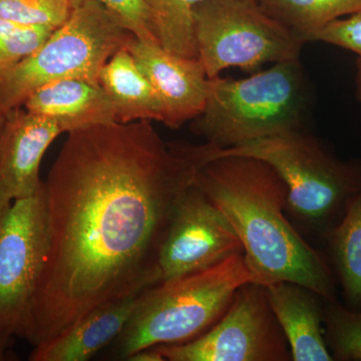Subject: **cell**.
Wrapping results in <instances>:
<instances>
[{
	"label": "cell",
	"instance_id": "e0dca14e",
	"mask_svg": "<svg viewBox=\"0 0 361 361\" xmlns=\"http://www.w3.org/2000/svg\"><path fill=\"white\" fill-rule=\"evenodd\" d=\"M329 260L346 306L361 310V188L324 237Z\"/></svg>",
	"mask_w": 361,
	"mask_h": 361
},
{
	"label": "cell",
	"instance_id": "3957f363",
	"mask_svg": "<svg viewBox=\"0 0 361 361\" xmlns=\"http://www.w3.org/2000/svg\"><path fill=\"white\" fill-rule=\"evenodd\" d=\"M206 163L220 157L258 159L276 171L287 188V214L296 224L324 239L361 188V164L344 161L305 130L272 135L232 147L201 145Z\"/></svg>",
	"mask_w": 361,
	"mask_h": 361
},
{
	"label": "cell",
	"instance_id": "5bb4252c",
	"mask_svg": "<svg viewBox=\"0 0 361 361\" xmlns=\"http://www.w3.org/2000/svg\"><path fill=\"white\" fill-rule=\"evenodd\" d=\"M266 295L290 348L293 361H334L324 337V299L303 285L279 281Z\"/></svg>",
	"mask_w": 361,
	"mask_h": 361
},
{
	"label": "cell",
	"instance_id": "9c48e42d",
	"mask_svg": "<svg viewBox=\"0 0 361 361\" xmlns=\"http://www.w3.org/2000/svg\"><path fill=\"white\" fill-rule=\"evenodd\" d=\"M154 348L170 361H292L265 286L253 281L237 289L224 314L203 336Z\"/></svg>",
	"mask_w": 361,
	"mask_h": 361
},
{
	"label": "cell",
	"instance_id": "8992f818",
	"mask_svg": "<svg viewBox=\"0 0 361 361\" xmlns=\"http://www.w3.org/2000/svg\"><path fill=\"white\" fill-rule=\"evenodd\" d=\"M134 37L99 2L85 0L37 51L0 71V110L20 108L35 90L56 80L99 85L102 68Z\"/></svg>",
	"mask_w": 361,
	"mask_h": 361
},
{
	"label": "cell",
	"instance_id": "603a6c76",
	"mask_svg": "<svg viewBox=\"0 0 361 361\" xmlns=\"http://www.w3.org/2000/svg\"><path fill=\"white\" fill-rule=\"evenodd\" d=\"M106 7L135 39L159 44L153 16L144 0H97ZM161 45V44H160Z\"/></svg>",
	"mask_w": 361,
	"mask_h": 361
},
{
	"label": "cell",
	"instance_id": "484cf974",
	"mask_svg": "<svg viewBox=\"0 0 361 361\" xmlns=\"http://www.w3.org/2000/svg\"><path fill=\"white\" fill-rule=\"evenodd\" d=\"M356 96L358 101L361 102V56L356 61Z\"/></svg>",
	"mask_w": 361,
	"mask_h": 361
},
{
	"label": "cell",
	"instance_id": "277c9868",
	"mask_svg": "<svg viewBox=\"0 0 361 361\" xmlns=\"http://www.w3.org/2000/svg\"><path fill=\"white\" fill-rule=\"evenodd\" d=\"M250 281L244 254L238 253L149 287L113 342L116 357L128 360L142 349L195 341L222 317L237 289Z\"/></svg>",
	"mask_w": 361,
	"mask_h": 361
},
{
	"label": "cell",
	"instance_id": "ac0fdd59",
	"mask_svg": "<svg viewBox=\"0 0 361 361\" xmlns=\"http://www.w3.org/2000/svg\"><path fill=\"white\" fill-rule=\"evenodd\" d=\"M304 42H314L331 21L361 11V0H256Z\"/></svg>",
	"mask_w": 361,
	"mask_h": 361
},
{
	"label": "cell",
	"instance_id": "5b68a950",
	"mask_svg": "<svg viewBox=\"0 0 361 361\" xmlns=\"http://www.w3.org/2000/svg\"><path fill=\"white\" fill-rule=\"evenodd\" d=\"M307 106L299 59L283 61L242 80L209 78L205 108L191 130L214 148H232L302 130Z\"/></svg>",
	"mask_w": 361,
	"mask_h": 361
},
{
	"label": "cell",
	"instance_id": "d4e9b609",
	"mask_svg": "<svg viewBox=\"0 0 361 361\" xmlns=\"http://www.w3.org/2000/svg\"><path fill=\"white\" fill-rule=\"evenodd\" d=\"M128 360L130 361H164L165 358L157 350L156 348H149L137 351L135 355L130 356Z\"/></svg>",
	"mask_w": 361,
	"mask_h": 361
},
{
	"label": "cell",
	"instance_id": "30bf717a",
	"mask_svg": "<svg viewBox=\"0 0 361 361\" xmlns=\"http://www.w3.org/2000/svg\"><path fill=\"white\" fill-rule=\"evenodd\" d=\"M238 253H243V245L234 228L194 183L176 209L161 244L159 283Z\"/></svg>",
	"mask_w": 361,
	"mask_h": 361
},
{
	"label": "cell",
	"instance_id": "52a82bcc",
	"mask_svg": "<svg viewBox=\"0 0 361 361\" xmlns=\"http://www.w3.org/2000/svg\"><path fill=\"white\" fill-rule=\"evenodd\" d=\"M198 56L208 78L238 68L296 61L305 42L256 0H204L194 7Z\"/></svg>",
	"mask_w": 361,
	"mask_h": 361
},
{
	"label": "cell",
	"instance_id": "8fae6325",
	"mask_svg": "<svg viewBox=\"0 0 361 361\" xmlns=\"http://www.w3.org/2000/svg\"><path fill=\"white\" fill-rule=\"evenodd\" d=\"M52 118L25 109L6 111L0 135V217L14 201L39 193V168L52 142L63 134Z\"/></svg>",
	"mask_w": 361,
	"mask_h": 361
},
{
	"label": "cell",
	"instance_id": "d6986e66",
	"mask_svg": "<svg viewBox=\"0 0 361 361\" xmlns=\"http://www.w3.org/2000/svg\"><path fill=\"white\" fill-rule=\"evenodd\" d=\"M204 0H144L155 21L158 39L166 51L198 59L194 32V7Z\"/></svg>",
	"mask_w": 361,
	"mask_h": 361
},
{
	"label": "cell",
	"instance_id": "ba28073f",
	"mask_svg": "<svg viewBox=\"0 0 361 361\" xmlns=\"http://www.w3.org/2000/svg\"><path fill=\"white\" fill-rule=\"evenodd\" d=\"M49 249L45 188L0 217V341L23 338Z\"/></svg>",
	"mask_w": 361,
	"mask_h": 361
},
{
	"label": "cell",
	"instance_id": "44dd1931",
	"mask_svg": "<svg viewBox=\"0 0 361 361\" xmlns=\"http://www.w3.org/2000/svg\"><path fill=\"white\" fill-rule=\"evenodd\" d=\"M70 0H0V18L56 30L73 11Z\"/></svg>",
	"mask_w": 361,
	"mask_h": 361
},
{
	"label": "cell",
	"instance_id": "f1b7e54d",
	"mask_svg": "<svg viewBox=\"0 0 361 361\" xmlns=\"http://www.w3.org/2000/svg\"><path fill=\"white\" fill-rule=\"evenodd\" d=\"M70 1L71 4H73V8H75V7L80 6L85 0H70Z\"/></svg>",
	"mask_w": 361,
	"mask_h": 361
},
{
	"label": "cell",
	"instance_id": "7a4b0ae2",
	"mask_svg": "<svg viewBox=\"0 0 361 361\" xmlns=\"http://www.w3.org/2000/svg\"><path fill=\"white\" fill-rule=\"evenodd\" d=\"M194 183L238 235L253 282H294L337 300L334 270L292 223L286 185L274 169L250 157H220L201 166Z\"/></svg>",
	"mask_w": 361,
	"mask_h": 361
},
{
	"label": "cell",
	"instance_id": "4fadbf2b",
	"mask_svg": "<svg viewBox=\"0 0 361 361\" xmlns=\"http://www.w3.org/2000/svg\"><path fill=\"white\" fill-rule=\"evenodd\" d=\"M144 291L97 306L59 336L35 346L28 360H90L122 334Z\"/></svg>",
	"mask_w": 361,
	"mask_h": 361
},
{
	"label": "cell",
	"instance_id": "2e32d148",
	"mask_svg": "<svg viewBox=\"0 0 361 361\" xmlns=\"http://www.w3.org/2000/svg\"><path fill=\"white\" fill-rule=\"evenodd\" d=\"M99 85L115 108L116 122H164L160 97L127 47L116 51L102 68Z\"/></svg>",
	"mask_w": 361,
	"mask_h": 361
},
{
	"label": "cell",
	"instance_id": "7402d4cb",
	"mask_svg": "<svg viewBox=\"0 0 361 361\" xmlns=\"http://www.w3.org/2000/svg\"><path fill=\"white\" fill-rule=\"evenodd\" d=\"M54 30L0 18V71L11 68L37 51Z\"/></svg>",
	"mask_w": 361,
	"mask_h": 361
},
{
	"label": "cell",
	"instance_id": "9a60e30c",
	"mask_svg": "<svg viewBox=\"0 0 361 361\" xmlns=\"http://www.w3.org/2000/svg\"><path fill=\"white\" fill-rule=\"evenodd\" d=\"M23 108L59 123L63 133L116 122V111L101 85L61 80L42 85L26 99Z\"/></svg>",
	"mask_w": 361,
	"mask_h": 361
},
{
	"label": "cell",
	"instance_id": "83f0119b",
	"mask_svg": "<svg viewBox=\"0 0 361 361\" xmlns=\"http://www.w3.org/2000/svg\"><path fill=\"white\" fill-rule=\"evenodd\" d=\"M6 113L4 111L0 110V135H1L2 129L4 127V123H6Z\"/></svg>",
	"mask_w": 361,
	"mask_h": 361
},
{
	"label": "cell",
	"instance_id": "cb8c5ba5",
	"mask_svg": "<svg viewBox=\"0 0 361 361\" xmlns=\"http://www.w3.org/2000/svg\"><path fill=\"white\" fill-rule=\"evenodd\" d=\"M314 42L336 45L361 56V11L331 21L316 35Z\"/></svg>",
	"mask_w": 361,
	"mask_h": 361
},
{
	"label": "cell",
	"instance_id": "ffe728a7",
	"mask_svg": "<svg viewBox=\"0 0 361 361\" xmlns=\"http://www.w3.org/2000/svg\"><path fill=\"white\" fill-rule=\"evenodd\" d=\"M324 337L334 360L361 361V310L324 300Z\"/></svg>",
	"mask_w": 361,
	"mask_h": 361
},
{
	"label": "cell",
	"instance_id": "7c38bea8",
	"mask_svg": "<svg viewBox=\"0 0 361 361\" xmlns=\"http://www.w3.org/2000/svg\"><path fill=\"white\" fill-rule=\"evenodd\" d=\"M127 49L160 97L164 125L178 129L201 115L208 97L209 78L199 58L176 56L159 44L135 37Z\"/></svg>",
	"mask_w": 361,
	"mask_h": 361
},
{
	"label": "cell",
	"instance_id": "6da1fadb",
	"mask_svg": "<svg viewBox=\"0 0 361 361\" xmlns=\"http://www.w3.org/2000/svg\"><path fill=\"white\" fill-rule=\"evenodd\" d=\"M151 121L68 133L44 180L49 249L23 338L49 341L102 304L159 283L158 258L203 166Z\"/></svg>",
	"mask_w": 361,
	"mask_h": 361
},
{
	"label": "cell",
	"instance_id": "4316f807",
	"mask_svg": "<svg viewBox=\"0 0 361 361\" xmlns=\"http://www.w3.org/2000/svg\"><path fill=\"white\" fill-rule=\"evenodd\" d=\"M13 345L7 344L6 342L0 341V361L13 360V355L11 353V349Z\"/></svg>",
	"mask_w": 361,
	"mask_h": 361
}]
</instances>
